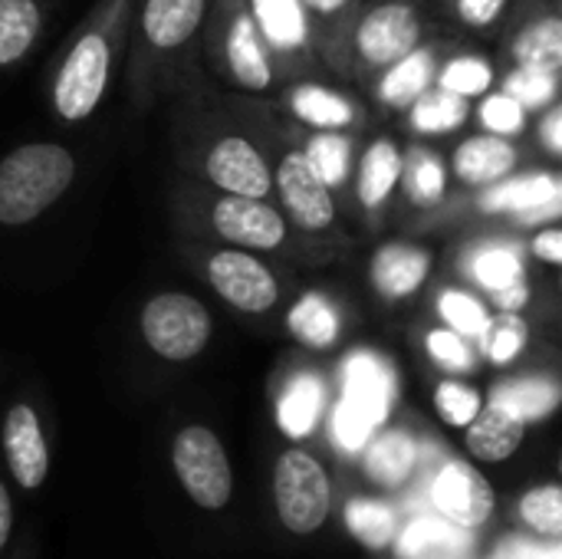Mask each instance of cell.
I'll return each mask as SVG.
<instances>
[{"instance_id": "cell-1", "label": "cell", "mask_w": 562, "mask_h": 559, "mask_svg": "<svg viewBox=\"0 0 562 559\" xmlns=\"http://www.w3.org/2000/svg\"><path fill=\"white\" fill-rule=\"evenodd\" d=\"M76 161L63 145H23L0 161V224H30L72 185Z\"/></svg>"}, {"instance_id": "cell-2", "label": "cell", "mask_w": 562, "mask_h": 559, "mask_svg": "<svg viewBox=\"0 0 562 559\" xmlns=\"http://www.w3.org/2000/svg\"><path fill=\"white\" fill-rule=\"evenodd\" d=\"M145 343L171 362L194 359L211 336V313L184 293H161L142 310Z\"/></svg>"}, {"instance_id": "cell-3", "label": "cell", "mask_w": 562, "mask_h": 559, "mask_svg": "<svg viewBox=\"0 0 562 559\" xmlns=\"http://www.w3.org/2000/svg\"><path fill=\"white\" fill-rule=\"evenodd\" d=\"M273 494L280 521L293 534H313L329 514L326 471L306 451H286L273 474Z\"/></svg>"}, {"instance_id": "cell-4", "label": "cell", "mask_w": 562, "mask_h": 559, "mask_svg": "<svg viewBox=\"0 0 562 559\" xmlns=\"http://www.w3.org/2000/svg\"><path fill=\"white\" fill-rule=\"evenodd\" d=\"M175 471L194 504L221 511L231 501V465L214 432L198 425L184 428L175 438Z\"/></svg>"}, {"instance_id": "cell-5", "label": "cell", "mask_w": 562, "mask_h": 559, "mask_svg": "<svg viewBox=\"0 0 562 559\" xmlns=\"http://www.w3.org/2000/svg\"><path fill=\"white\" fill-rule=\"evenodd\" d=\"M105 79H109V43L99 33H86L69 49L56 76V89H53L56 112L69 122L86 119L99 105L105 92Z\"/></svg>"}, {"instance_id": "cell-6", "label": "cell", "mask_w": 562, "mask_h": 559, "mask_svg": "<svg viewBox=\"0 0 562 559\" xmlns=\"http://www.w3.org/2000/svg\"><path fill=\"white\" fill-rule=\"evenodd\" d=\"M211 287L244 313H263L277 303V277L244 250H221L207 264Z\"/></svg>"}, {"instance_id": "cell-7", "label": "cell", "mask_w": 562, "mask_h": 559, "mask_svg": "<svg viewBox=\"0 0 562 559\" xmlns=\"http://www.w3.org/2000/svg\"><path fill=\"white\" fill-rule=\"evenodd\" d=\"M277 185H280L283 204L290 208V214L296 217L300 227H306V231H323V227L333 224L336 204H333L329 185L313 171V165L306 161V155L290 152V155L280 161Z\"/></svg>"}, {"instance_id": "cell-8", "label": "cell", "mask_w": 562, "mask_h": 559, "mask_svg": "<svg viewBox=\"0 0 562 559\" xmlns=\"http://www.w3.org/2000/svg\"><path fill=\"white\" fill-rule=\"evenodd\" d=\"M214 227L224 241L257 250H273L286 237V224L270 204L240 194H227L214 204Z\"/></svg>"}, {"instance_id": "cell-9", "label": "cell", "mask_w": 562, "mask_h": 559, "mask_svg": "<svg viewBox=\"0 0 562 559\" xmlns=\"http://www.w3.org/2000/svg\"><path fill=\"white\" fill-rule=\"evenodd\" d=\"M207 175L217 188H224L227 194H240V198H263L273 185L267 161L240 135H227L211 148Z\"/></svg>"}, {"instance_id": "cell-10", "label": "cell", "mask_w": 562, "mask_h": 559, "mask_svg": "<svg viewBox=\"0 0 562 559\" xmlns=\"http://www.w3.org/2000/svg\"><path fill=\"white\" fill-rule=\"evenodd\" d=\"M438 511L458 527H481L494 514V491L491 484L464 461H451L441 468L435 484Z\"/></svg>"}, {"instance_id": "cell-11", "label": "cell", "mask_w": 562, "mask_h": 559, "mask_svg": "<svg viewBox=\"0 0 562 559\" xmlns=\"http://www.w3.org/2000/svg\"><path fill=\"white\" fill-rule=\"evenodd\" d=\"M418 36H422V26H418L415 10L405 3H385L362 20L356 40L369 63L385 66V63L408 56L418 46Z\"/></svg>"}, {"instance_id": "cell-12", "label": "cell", "mask_w": 562, "mask_h": 559, "mask_svg": "<svg viewBox=\"0 0 562 559\" xmlns=\"http://www.w3.org/2000/svg\"><path fill=\"white\" fill-rule=\"evenodd\" d=\"M3 451H7V461H10L13 478L23 488L36 491L46 481L49 455H46V441H43L36 412L30 405H16V409L7 412V422H3Z\"/></svg>"}, {"instance_id": "cell-13", "label": "cell", "mask_w": 562, "mask_h": 559, "mask_svg": "<svg viewBox=\"0 0 562 559\" xmlns=\"http://www.w3.org/2000/svg\"><path fill=\"white\" fill-rule=\"evenodd\" d=\"M524 428H527L524 418H517L510 409L491 402L484 412H477L471 418V425H468V448L481 461H504V458H510L520 448Z\"/></svg>"}, {"instance_id": "cell-14", "label": "cell", "mask_w": 562, "mask_h": 559, "mask_svg": "<svg viewBox=\"0 0 562 559\" xmlns=\"http://www.w3.org/2000/svg\"><path fill=\"white\" fill-rule=\"evenodd\" d=\"M514 165H517V148L501 135L468 138L454 152V171L468 185H484L487 188V185L501 181L504 175H510Z\"/></svg>"}, {"instance_id": "cell-15", "label": "cell", "mask_w": 562, "mask_h": 559, "mask_svg": "<svg viewBox=\"0 0 562 559\" xmlns=\"http://www.w3.org/2000/svg\"><path fill=\"white\" fill-rule=\"evenodd\" d=\"M428 267H431V260L422 247L389 244L375 254L372 280L385 297L398 300V297H408L422 287V280L428 277Z\"/></svg>"}, {"instance_id": "cell-16", "label": "cell", "mask_w": 562, "mask_h": 559, "mask_svg": "<svg viewBox=\"0 0 562 559\" xmlns=\"http://www.w3.org/2000/svg\"><path fill=\"white\" fill-rule=\"evenodd\" d=\"M346 402L382 425L392 405V372L372 356H356L346 369Z\"/></svg>"}, {"instance_id": "cell-17", "label": "cell", "mask_w": 562, "mask_h": 559, "mask_svg": "<svg viewBox=\"0 0 562 559\" xmlns=\"http://www.w3.org/2000/svg\"><path fill=\"white\" fill-rule=\"evenodd\" d=\"M201 16H204V0H148L142 23H145V36L155 46L171 49L194 36Z\"/></svg>"}, {"instance_id": "cell-18", "label": "cell", "mask_w": 562, "mask_h": 559, "mask_svg": "<svg viewBox=\"0 0 562 559\" xmlns=\"http://www.w3.org/2000/svg\"><path fill=\"white\" fill-rule=\"evenodd\" d=\"M471 550L468 534L451 521L422 517L402 537V557L408 559H464Z\"/></svg>"}, {"instance_id": "cell-19", "label": "cell", "mask_w": 562, "mask_h": 559, "mask_svg": "<svg viewBox=\"0 0 562 559\" xmlns=\"http://www.w3.org/2000/svg\"><path fill=\"white\" fill-rule=\"evenodd\" d=\"M227 56H231V69L237 76L240 86L247 89H263L270 82V63L257 33V23L250 16H237L231 36H227Z\"/></svg>"}, {"instance_id": "cell-20", "label": "cell", "mask_w": 562, "mask_h": 559, "mask_svg": "<svg viewBox=\"0 0 562 559\" xmlns=\"http://www.w3.org/2000/svg\"><path fill=\"white\" fill-rule=\"evenodd\" d=\"M402 175V155L392 142H375L359 168V198L366 208H379Z\"/></svg>"}, {"instance_id": "cell-21", "label": "cell", "mask_w": 562, "mask_h": 559, "mask_svg": "<svg viewBox=\"0 0 562 559\" xmlns=\"http://www.w3.org/2000/svg\"><path fill=\"white\" fill-rule=\"evenodd\" d=\"M40 30V10L33 0H0V66L16 63Z\"/></svg>"}, {"instance_id": "cell-22", "label": "cell", "mask_w": 562, "mask_h": 559, "mask_svg": "<svg viewBox=\"0 0 562 559\" xmlns=\"http://www.w3.org/2000/svg\"><path fill=\"white\" fill-rule=\"evenodd\" d=\"M431 69H435V56L428 49H412L408 56L395 59L392 72L382 82V99L389 105H408L418 96H425L428 82H431Z\"/></svg>"}, {"instance_id": "cell-23", "label": "cell", "mask_w": 562, "mask_h": 559, "mask_svg": "<svg viewBox=\"0 0 562 559\" xmlns=\"http://www.w3.org/2000/svg\"><path fill=\"white\" fill-rule=\"evenodd\" d=\"M254 23L270 43L293 49L306 40V13L300 0H254Z\"/></svg>"}, {"instance_id": "cell-24", "label": "cell", "mask_w": 562, "mask_h": 559, "mask_svg": "<svg viewBox=\"0 0 562 559\" xmlns=\"http://www.w3.org/2000/svg\"><path fill=\"white\" fill-rule=\"evenodd\" d=\"M290 329H293V336L303 339L306 346L326 349V346L336 343L339 320H336L333 306L326 303V297L310 293V297H303V300L290 310Z\"/></svg>"}, {"instance_id": "cell-25", "label": "cell", "mask_w": 562, "mask_h": 559, "mask_svg": "<svg viewBox=\"0 0 562 559\" xmlns=\"http://www.w3.org/2000/svg\"><path fill=\"white\" fill-rule=\"evenodd\" d=\"M319 409H323V389H319L316 379L303 376L280 399V428L286 435H293V438H303V435L313 432V425L319 418Z\"/></svg>"}, {"instance_id": "cell-26", "label": "cell", "mask_w": 562, "mask_h": 559, "mask_svg": "<svg viewBox=\"0 0 562 559\" xmlns=\"http://www.w3.org/2000/svg\"><path fill=\"white\" fill-rule=\"evenodd\" d=\"M491 402H497V405L510 409V412H514L517 418H524V422H533V418H543V415H550V412L557 409L560 392H557V385H553V382H543V379H524V382L501 385V389L494 392V399H491Z\"/></svg>"}, {"instance_id": "cell-27", "label": "cell", "mask_w": 562, "mask_h": 559, "mask_svg": "<svg viewBox=\"0 0 562 559\" xmlns=\"http://www.w3.org/2000/svg\"><path fill=\"white\" fill-rule=\"evenodd\" d=\"M514 56L520 59V66H537V69H550L557 72L562 59V23L557 16L540 20L533 26H527L517 43H514Z\"/></svg>"}, {"instance_id": "cell-28", "label": "cell", "mask_w": 562, "mask_h": 559, "mask_svg": "<svg viewBox=\"0 0 562 559\" xmlns=\"http://www.w3.org/2000/svg\"><path fill=\"white\" fill-rule=\"evenodd\" d=\"M560 198V181L553 175H530V178H517L504 188H494L484 198V208L491 211H527V208H540L547 201Z\"/></svg>"}, {"instance_id": "cell-29", "label": "cell", "mask_w": 562, "mask_h": 559, "mask_svg": "<svg viewBox=\"0 0 562 559\" xmlns=\"http://www.w3.org/2000/svg\"><path fill=\"white\" fill-rule=\"evenodd\" d=\"M415 468V441L405 432H392L379 438L369 451V474L389 488L402 484Z\"/></svg>"}, {"instance_id": "cell-30", "label": "cell", "mask_w": 562, "mask_h": 559, "mask_svg": "<svg viewBox=\"0 0 562 559\" xmlns=\"http://www.w3.org/2000/svg\"><path fill=\"white\" fill-rule=\"evenodd\" d=\"M293 109H296L300 119H306L310 125L326 128V132L342 128L352 119V105L342 96H336V92H329L323 86H300L293 92Z\"/></svg>"}, {"instance_id": "cell-31", "label": "cell", "mask_w": 562, "mask_h": 559, "mask_svg": "<svg viewBox=\"0 0 562 559\" xmlns=\"http://www.w3.org/2000/svg\"><path fill=\"white\" fill-rule=\"evenodd\" d=\"M468 96L458 92H431V96H418V105L412 112V122L418 132H448L458 128L468 119Z\"/></svg>"}, {"instance_id": "cell-32", "label": "cell", "mask_w": 562, "mask_h": 559, "mask_svg": "<svg viewBox=\"0 0 562 559\" xmlns=\"http://www.w3.org/2000/svg\"><path fill=\"white\" fill-rule=\"evenodd\" d=\"M346 521H349V530L372 550L385 547L392 537H395V517L385 504H375V501H352L346 507Z\"/></svg>"}, {"instance_id": "cell-33", "label": "cell", "mask_w": 562, "mask_h": 559, "mask_svg": "<svg viewBox=\"0 0 562 559\" xmlns=\"http://www.w3.org/2000/svg\"><path fill=\"white\" fill-rule=\"evenodd\" d=\"M481 339H484V353H487V359H491V362H497V366H504V362L517 359V356H520V349L527 346V323H524L517 313H507V310H504V316L487 320V326H484Z\"/></svg>"}, {"instance_id": "cell-34", "label": "cell", "mask_w": 562, "mask_h": 559, "mask_svg": "<svg viewBox=\"0 0 562 559\" xmlns=\"http://www.w3.org/2000/svg\"><path fill=\"white\" fill-rule=\"evenodd\" d=\"M507 96L517 99L524 109H540L547 102H553L557 96V79L550 69H537V66H520L507 76Z\"/></svg>"}, {"instance_id": "cell-35", "label": "cell", "mask_w": 562, "mask_h": 559, "mask_svg": "<svg viewBox=\"0 0 562 559\" xmlns=\"http://www.w3.org/2000/svg\"><path fill=\"white\" fill-rule=\"evenodd\" d=\"M438 310H441V320H445L454 333H461V336H481L484 326H487V320H491L487 310H484V303H477L474 297H468V293H461V290L441 293Z\"/></svg>"}, {"instance_id": "cell-36", "label": "cell", "mask_w": 562, "mask_h": 559, "mask_svg": "<svg viewBox=\"0 0 562 559\" xmlns=\"http://www.w3.org/2000/svg\"><path fill=\"white\" fill-rule=\"evenodd\" d=\"M474 273L484 287H491L494 293L497 290H507L514 283L524 280V264L514 250L507 247H491V250H481L477 260H474Z\"/></svg>"}, {"instance_id": "cell-37", "label": "cell", "mask_w": 562, "mask_h": 559, "mask_svg": "<svg viewBox=\"0 0 562 559\" xmlns=\"http://www.w3.org/2000/svg\"><path fill=\"white\" fill-rule=\"evenodd\" d=\"M306 161L313 165V171L326 185H339L346 178V168H349V145L339 135H316L310 142Z\"/></svg>"}, {"instance_id": "cell-38", "label": "cell", "mask_w": 562, "mask_h": 559, "mask_svg": "<svg viewBox=\"0 0 562 559\" xmlns=\"http://www.w3.org/2000/svg\"><path fill=\"white\" fill-rule=\"evenodd\" d=\"M520 514L530 527H537L547 537L562 534V491L560 488H540L530 491L520 504Z\"/></svg>"}, {"instance_id": "cell-39", "label": "cell", "mask_w": 562, "mask_h": 559, "mask_svg": "<svg viewBox=\"0 0 562 559\" xmlns=\"http://www.w3.org/2000/svg\"><path fill=\"white\" fill-rule=\"evenodd\" d=\"M435 402H438L441 418H445L448 425H454V428L471 425V418L481 412V395H477L474 389L461 385V382H441Z\"/></svg>"}, {"instance_id": "cell-40", "label": "cell", "mask_w": 562, "mask_h": 559, "mask_svg": "<svg viewBox=\"0 0 562 559\" xmlns=\"http://www.w3.org/2000/svg\"><path fill=\"white\" fill-rule=\"evenodd\" d=\"M494 72L484 59H454L441 72V89L458 92V96H477L491 86Z\"/></svg>"}, {"instance_id": "cell-41", "label": "cell", "mask_w": 562, "mask_h": 559, "mask_svg": "<svg viewBox=\"0 0 562 559\" xmlns=\"http://www.w3.org/2000/svg\"><path fill=\"white\" fill-rule=\"evenodd\" d=\"M524 105L517 99H510L507 92L504 96H491L484 105H481V122L494 132V135H517L524 128Z\"/></svg>"}, {"instance_id": "cell-42", "label": "cell", "mask_w": 562, "mask_h": 559, "mask_svg": "<svg viewBox=\"0 0 562 559\" xmlns=\"http://www.w3.org/2000/svg\"><path fill=\"white\" fill-rule=\"evenodd\" d=\"M372 428H375V422L362 409H356L352 402L342 399V405L336 412V438H339V445L349 448V451H359L369 441Z\"/></svg>"}, {"instance_id": "cell-43", "label": "cell", "mask_w": 562, "mask_h": 559, "mask_svg": "<svg viewBox=\"0 0 562 559\" xmlns=\"http://www.w3.org/2000/svg\"><path fill=\"white\" fill-rule=\"evenodd\" d=\"M428 353L445 366V369H471V349H468V343H464V336L461 333H454V329H435L431 336H428Z\"/></svg>"}, {"instance_id": "cell-44", "label": "cell", "mask_w": 562, "mask_h": 559, "mask_svg": "<svg viewBox=\"0 0 562 559\" xmlns=\"http://www.w3.org/2000/svg\"><path fill=\"white\" fill-rule=\"evenodd\" d=\"M415 194L422 201H438L445 194V171L435 158H422V165L415 168Z\"/></svg>"}, {"instance_id": "cell-45", "label": "cell", "mask_w": 562, "mask_h": 559, "mask_svg": "<svg viewBox=\"0 0 562 559\" xmlns=\"http://www.w3.org/2000/svg\"><path fill=\"white\" fill-rule=\"evenodd\" d=\"M461 7V16L474 26H484L491 23L501 10H504V0H458Z\"/></svg>"}, {"instance_id": "cell-46", "label": "cell", "mask_w": 562, "mask_h": 559, "mask_svg": "<svg viewBox=\"0 0 562 559\" xmlns=\"http://www.w3.org/2000/svg\"><path fill=\"white\" fill-rule=\"evenodd\" d=\"M533 254H537L540 260H547V264L560 267L562 264V234L560 231H557V227L543 231V234L533 241Z\"/></svg>"}, {"instance_id": "cell-47", "label": "cell", "mask_w": 562, "mask_h": 559, "mask_svg": "<svg viewBox=\"0 0 562 559\" xmlns=\"http://www.w3.org/2000/svg\"><path fill=\"white\" fill-rule=\"evenodd\" d=\"M494 297H497V303H501L507 313H517V310L527 303V287H524V280H520V283H514V287H507V290H497Z\"/></svg>"}, {"instance_id": "cell-48", "label": "cell", "mask_w": 562, "mask_h": 559, "mask_svg": "<svg viewBox=\"0 0 562 559\" xmlns=\"http://www.w3.org/2000/svg\"><path fill=\"white\" fill-rule=\"evenodd\" d=\"M560 214V198L557 201H547V204H540V208H527V211H517V217L524 221V224H537V221H553Z\"/></svg>"}, {"instance_id": "cell-49", "label": "cell", "mask_w": 562, "mask_h": 559, "mask_svg": "<svg viewBox=\"0 0 562 559\" xmlns=\"http://www.w3.org/2000/svg\"><path fill=\"white\" fill-rule=\"evenodd\" d=\"M543 138L553 152H562V109H553L543 122Z\"/></svg>"}, {"instance_id": "cell-50", "label": "cell", "mask_w": 562, "mask_h": 559, "mask_svg": "<svg viewBox=\"0 0 562 559\" xmlns=\"http://www.w3.org/2000/svg\"><path fill=\"white\" fill-rule=\"evenodd\" d=\"M7 534H10V497H7V491L0 484V550L7 544Z\"/></svg>"}, {"instance_id": "cell-51", "label": "cell", "mask_w": 562, "mask_h": 559, "mask_svg": "<svg viewBox=\"0 0 562 559\" xmlns=\"http://www.w3.org/2000/svg\"><path fill=\"white\" fill-rule=\"evenodd\" d=\"M303 3H310V7L319 10V13H333V10H339L346 0H303Z\"/></svg>"}]
</instances>
